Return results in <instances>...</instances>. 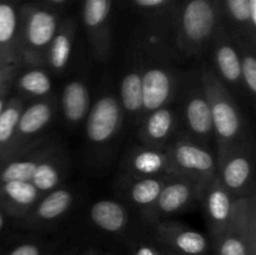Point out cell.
Wrapping results in <instances>:
<instances>
[{
    "instance_id": "e575fe53",
    "label": "cell",
    "mask_w": 256,
    "mask_h": 255,
    "mask_svg": "<svg viewBox=\"0 0 256 255\" xmlns=\"http://www.w3.org/2000/svg\"><path fill=\"white\" fill-rule=\"evenodd\" d=\"M4 228V216H2V214L0 212V230Z\"/></svg>"
},
{
    "instance_id": "836d02e7",
    "label": "cell",
    "mask_w": 256,
    "mask_h": 255,
    "mask_svg": "<svg viewBox=\"0 0 256 255\" xmlns=\"http://www.w3.org/2000/svg\"><path fill=\"white\" fill-rule=\"evenodd\" d=\"M39 4L45 8H50V9H54V8L60 6V5H64L65 2H69V0H39Z\"/></svg>"
},
{
    "instance_id": "e0dca14e",
    "label": "cell",
    "mask_w": 256,
    "mask_h": 255,
    "mask_svg": "<svg viewBox=\"0 0 256 255\" xmlns=\"http://www.w3.org/2000/svg\"><path fill=\"white\" fill-rule=\"evenodd\" d=\"M122 102L128 112H136L142 109V75L138 72H129L122 78Z\"/></svg>"
},
{
    "instance_id": "d6986e66",
    "label": "cell",
    "mask_w": 256,
    "mask_h": 255,
    "mask_svg": "<svg viewBox=\"0 0 256 255\" xmlns=\"http://www.w3.org/2000/svg\"><path fill=\"white\" fill-rule=\"evenodd\" d=\"M72 196L68 190H55L48 195L38 208V215L42 220L56 219L69 209Z\"/></svg>"
},
{
    "instance_id": "484cf974",
    "label": "cell",
    "mask_w": 256,
    "mask_h": 255,
    "mask_svg": "<svg viewBox=\"0 0 256 255\" xmlns=\"http://www.w3.org/2000/svg\"><path fill=\"white\" fill-rule=\"evenodd\" d=\"M162 185L156 179H142L135 182L132 189V198L140 205H148L156 202Z\"/></svg>"
},
{
    "instance_id": "d590c367",
    "label": "cell",
    "mask_w": 256,
    "mask_h": 255,
    "mask_svg": "<svg viewBox=\"0 0 256 255\" xmlns=\"http://www.w3.org/2000/svg\"><path fill=\"white\" fill-rule=\"evenodd\" d=\"M12 2H16V4H18V2H22V0H12Z\"/></svg>"
},
{
    "instance_id": "52a82bcc",
    "label": "cell",
    "mask_w": 256,
    "mask_h": 255,
    "mask_svg": "<svg viewBox=\"0 0 256 255\" xmlns=\"http://www.w3.org/2000/svg\"><path fill=\"white\" fill-rule=\"evenodd\" d=\"M162 236L170 246L184 255H202L209 246L206 238L195 230L165 226L162 229Z\"/></svg>"
},
{
    "instance_id": "74e56055",
    "label": "cell",
    "mask_w": 256,
    "mask_h": 255,
    "mask_svg": "<svg viewBox=\"0 0 256 255\" xmlns=\"http://www.w3.org/2000/svg\"><path fill=\"white\" fill-rule=\"evenodd\" d=\"M88 255H92V254H88Z\"/></svg>"
},
{
    "instance_id": "7a4b0ae2",
    "label": "cell",
    "mask_w": 256,
    "mask_h": 255,
    "mask_svg": "<svg viewBox=\"0 0 256 255\" xmlns=\"http://www.w3.org/2000/svg\"><path fill=\"white\" fill-rule=\"evenodd\" d=\"M208 102L212 116V126L222 140L235 139L240 132V115L226 92L215 82L208 86Z\"/></svg>"
},
{
    "instance_id": "d4e9b609",
    "label": "cell",
    "mask_w": 256,
    "mask_h": 255,
    "mask_svg": "<svg viewBox=\"0 0 256 255\" xmlns=\"http://www.w3.org/2000/svg\"><path fill=\"white\" fill-rule=\"evenodd\" d=\"M36 162L24 160V162H12L0 170V182H32V178L36 169Z\"/></svg>"
},
{
    "instance_id": "8fae6325",
    "label": "cell",
    "mask_w": 256,
    "mask_h": 255,
    "mask_svg": "<svg viewBox=\"0 0 256 255\" xmlns=\"http://www.w3.org/2000/svg\"><path fill=\"white\" fill-rule=\"evenodd\" d=\"M88 106L89 94L82 82H72L65 85L62 92V110L69 122H80L86 114Z\"/></svg>"
},
{
    "instance_id": "7402d4cb",
    "label": "cell",
    "mask_w": 256,
    "mask_h": 255,
    "mask_svg": "<svg viewBox=\"0 0 256 255\" xmlns=\"http://www.w3.org/2000/svg\"><path fill=\"white\" fill-rule=\"evenodd\" d=\"M2 192L18 205H30L38 199V189L32 182H5L2 186Z\"/></svg>"
},
{
    "instance_id": "8d00e7d4",
    "label": "cell",
    "mask_w": 256,
    "mask_h": 255,
    "mask_svg": "<svg viewBox=\"0 0 256 255\" xmlns=\"http://www.w3.org/2000/svg\"><path fill=\"white\" fill-rule=\"evenodd\" d=\"M162 255H172V254H162Z\"/></svg>"
},
{
    "instance_id": "5bb4252c",
    "label": "cell",
    "mask_w": 256,
    "mask_h": 255,
    "mask_svg": "<svg viewBox=\"0 0 256 255\" xmlns=\"http://www.w3.org/2000/svg\"><path fill=\"white\" fill-rule=\"evenodd\" d=\"M52 118V109L45 102H38L20 112L18 130L22 134H34L42 130Z\"/></svg>"
},
{
    "instance_id": "3957f363",
    "label": "cell",
    "mask_w": 256,
    "mask_h": 255,
    "mask_svg": "<svg viewBox=\"0 0 256 255\" xmlns=\"http://www.w3.org/2000/svg\"><path fill=\"white\" fill-rule=\"evenodd\" d=\"M235 212L230 224L216 236V255H256L254 224Z\"/></svg>"
},
{
    "instance_id": "8992f818",
    "label": "cell",
    "mask_w": 256,
    "mask_h": 255,
    "mask_svg": "<svg viewBox=\"0 0 256 255\" xmlns=\"http://www.w3.org/2000/svg\"><path fill=\"white\" fill-rule=\"evenodd\" d=\"M142 109L154 112L168 102L172 92L169 74L162 69H149L142 76Z\"/></svg>"
},
{
    "instance_id": "9c48e42d",
    "label": "cell",
    "mask_w": 256,
    "mask_h": 255,
    "mask_svg": "<svg viewBox=\"0 0 256 255\" xmlns=\"http://www.w3.org/2000/svg\"><path fill=\"white\" fill-rule=\"evenodd\" d=\"M92 222L100 229L109 232H118L124 229L128 215L119 202L112 200H100L95 202L90 210Z\"/></svg>"
},
{
    "instance_id": "603a6c76",
    "label": "cell",
    "mask_w": 256,
    "mask_h": 255,
    "mask_svg": "<svg viewBox=\"0 0 256 255\" xmlns=\"http://www.w3.org/2000/svg\"><path fill=\"white\" fill-rule=\"evenodd\" d=\"M174 118L170 110L160 108L154 110L145 124L146 135L152 140H162L168 136L172 126Z\"/></svg>"
},
{
    "instance_id": "9a60e30c",
    "label": "cell",
    "mask_w": 256,
    "mask_h": 255,
    "mask_svg": "<svg viewBox=\"0 0 256 255\" xmlns=\"http://www.w3.org/2000/svg\"><path fill=\"white\" fill-rule=\"evenodd\" d=\"M192 196L190 186L185 182H172L162 188L158 196L159 209L164 212H174L182 209Z\"/></svg>"
},
{
    "instance_id": "4fadbf2b",
    "label": "cell",
    "mask_w": 256,
    "mask_h": 255,
    "mask_svg": "<svg viewBox=\"0 0 256 255\" xmlns=\"http://www.w3.org/2000/svg\"><path fill=\"white\" fill-rule=\"evenodd\" d=\"M112 0H84L82 20L90 32H99L106 26L112 12Z\"/></svg>"
},
{
    "instance_id": "1f68e13d",
    "label": "cell",
    "mask_w": 256,
    "mask_h": 255,
    "mask_svg": "<svg viewBox=\"0 0 256 255\" xmlns=\"http://www.w3.org/2000/svg\"><path fill=\"white\" fill-rule=\"evenodd\" d=\"M8 255H40V249L35 244H22L12 249Z\"/></svg>"
},
{
    "instance_id": "7c38bea8",
    "label": "cell",
    "mask_w": 256,
    "mask_h": 255,
    "mask_svg": "<svg viewBox=\"0 0 256 255\" xmlns=\"http://www.w3.org/2000/svg\"><path fill=\"white\" fill-rule=\"evenodd\" d=\"M186 120L190 129L200 136H206L212 132V109L208 99L194 96L186 106Z\"/></svg>"
},
{
    "instance_id": "ac0fdd59",
    "label": "cell",
    "mask_w": 256,
    "mask_h": 255,
    "mask_svg": "<svg viewBox=\"0 0 256 255\" xmlns=\"http://www.w3.org/2000/svg\"><path fill=\"white\" fill-rule=\"evenodd\" d=\"M22 14L16 2L12 0H0V46L14 39Z\"/></svg>"
},
{
    "instance_id": "6da1fadb",
    "label": "cell",
    "mask_w": 256,
    "mask_h": 255,
    "mask_svg": "<svg viewBox=\"0 0 256 255\" xmlns=\"http://www.w3.org/2000/svg\"><path fill=\"white\" fill-rule=\"evenodd\" d=\"M176 12L182 39L192 44L206 42L222 18L216 0H178Z\"/></svg>"
},
{
    "instance_id": "ffe728a7",
    "label": "cell",
    "mask_w": 256,
    "mask_h": 255,
    "mask_svg": "<svg viewBox=\"0 0 256 255\" xmlns=\"http://www.w3.org/2000/svg\"><path fill=\"white\" fill-rule=\"evenodd\" d=\"M215 59L220 72L228 82H239L242 78V62L234 48L228 44L222 45L215 52Z\"/></svg>"
},
{
    "instance_id": "f1b7e54d",
    "label": "cell",
    "mask_w": 256,
    "mask_h": 255,
    "mask_svg": "<svg viewBox=\"0 0 256 255\" xmlns=\"http://www.w3.org/2000/svg\"><path fill=\"white\" fill-rule=\"evenodd\" d=\"M32 182L38 190H52L59 184V172L52 164L42 162L36 165Z\"/></svg>"
},
{
    "instance_id": "4dcf8cb0",
    "label": "cell",
    "mask_w": 256,
    "mask_h": 255,
    "mask_svg": "<svg viewBox=\"0 0 256 255\" xmlns=\"http://www.w3.org/2000/svg\"><path fill=\"white\" fill-rule=\"evenodd\" d=\"M178 0H132L134 5L142 10H162Z\"/></svg>"
},
{
    "instance_id": "4316f807",
    "label": "cell",
    "mask_w": 256,
    "mask_h": 255,
    "mask_svg": "<svg viewBox=\"0 0 256 255\" xmlns=\"http://www.w3.org/2000/svg\"><path fill=\"white\" fill-rule=\"evenodd\" d=\"M20 86L32 95H45L52 89V82L44 72L32 70L20 78Z\"/></svg>"
},
{
    "instance_id": "ba28073f",
    "label": "cell",
    "mask_w": 256,
    "mask_h": 255,
    "mask_svg": "<svg viewBox=\"0 0 256 255\" xmlns=\"http://www.w3.org/2000/svg\"><path fill=\"white\" fill-rule=\"evenodd\" d=\"M208 212L214 224V234L218 236L230 224L234 216V205L224 188L215 185L208 195Z\"/></svg>"
},
{
    "instance_id": "cb8c5ba5",
    "label": "cell",
    "mask_w": 256,
    "mask_h": 255,
    "mask_svg": "<svg viewBox=\"0 0 256 255\" xmlns=\"http://www.w3.org/2000/svg\"><path fill=\"white\" fill-rule=\"evenodd\" d=\"M166 164V159L162 154L152 150L139 152L132 159V166L136 172L145 175H152L162 172Z\"/></svg>"
},
{
    "instance_id": "d6a6232c",
    "label": "cell",
    "mask_w": 256,
    "mask_h": 255,
    "mask_svg": "<svg viewBox=\"0 0 256 255\" xmlns=\"http://www.w3.org/2000/svg\"><path fill=\"white\" fill-rule=\"evenodd\" d=\"M135 255H162L158 250H155L154 248L149 246V245H142L140 248H138V250L135 252Z\"/></svg>"
},
{
    "instance_id": "2e32d148",
    "label": "cell",
    "mask_w": 256,
    "mask_h": 255,
    "mask_svg": "<svg viewBox=\"0 0 256 255\" xmlns=\"http://www.w3.org/2000/svg\"><path fill=\"white\" fill-rule=\"evenodd\" d=\"M252 175V164L245 156L232 158L222 169V182L229 189L239 190L244 186Z\"/></svg>"
},
{
    "instance_id": "30bf717a",
    "label": "cell",
    "mask_w": 256,
    "mask_h": 255,
    "mask_svg": "<svg viewBox=\"0 0 256 255\" xmlns=\"http://www.w3.org/2000/svg\"><path fill=\"white\" fill-rule=\"evenodd\" d=\"M174 159L182 169L195 172H210L214 169V158L210 152L189 142L176 145Z\"/></svg>"
},
{
    "instance_id": "f546056e",
    "label": "cell",
    "mask_w": 256,
    "mask_h": 255,
    "mask_svg": "<svg viewBox=\"0 0 256 255\" xmlns=\"http://www.w3.org/2000/svg\"><path fill=\"white\" fill-rule=\"evenodd\" d=\"M242 62V78L252 92H256V60L252 55H244Z\"/></svg>"
},
{
    "instance_id": "83f0119b",
    "label": "cell",
    "mask_w": 256,
    "mask_h": 255,
    "mask_svg": "<svg viewBox=\"0 0 256 255\" xmlns=\"http://www.w3.org/2000/svg\"><path fill=\"white\" fill-rule=\"evenodd\" d=\"M20 116V106L18 104L4 108L0 114V149L10 142L18 126Z\"/></svg>"
},
{
    "instance_id": "5b68a950",
    "label": "cell",
    "mask_w": 256,
    "mask_h": 255,
    "mask_svg": "<svg viewBox=\"0 0 256 255\" xmlns=\"http://www.w3.org/2000/svg\"><path fill=\"white\" fill-rule=\"evenodd\" d=\"M25 34L32 46L42 48L52 42L59 29L58 16L52 9L42 5H29L24 9Z\"/></svg>"
},
{
    "instance_id": "277c9868",
    "label": "cell",
    "mask_w": 256,
    "mask_h": 255,
    "mask_svg": "<svg viewBox=\"0 0 256 255\" xmlns=\"http://www.w3.org/2000/svg\"><path fill=\"white\" fill-rule=\"evenodd\" d=\"M120 122V108L112 96H102L90 112L86 134L92 142H104L116 132Z\"/></svg>"
},
{
    "instance_id": "44dd1931",
    "label": "cell",
    "mask_w": 256,
    "mask_h": 255,
    "mask_svg": "<svg viewBox=\"0 0 256 255\" xmlns=\"http://www.w3.org/2000/svg\"><path fill=\"white\" fill-rule=\"evenodd\" d=\"M70 22H64L62 29L55 34L50 48V62L55 69H62L68 64L72 52V36H70Z\"/></svg>"
}]
</instances>
